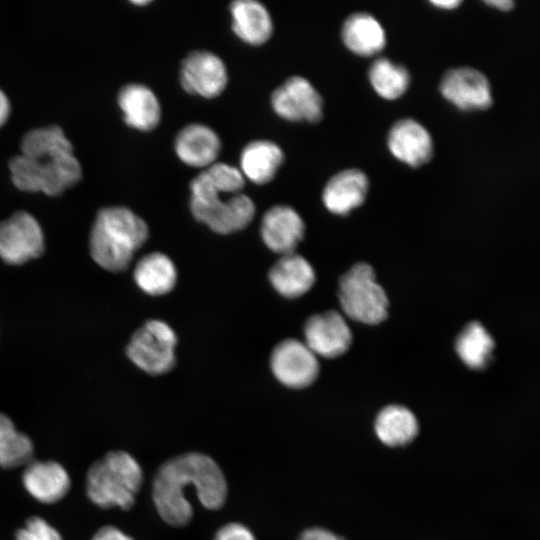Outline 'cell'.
Wrapping results in <instances>:
<instances>
[{"label":"cell","instance_id":"12","mask_svg":"<svg viewBox=\"0 0 540 540\" xmlns=\"http://www.w3.org/2000/svg\"><path fill=\"white\" fill-rule=\"evenodd\" d=\"M303 332L307 347L324 358L341 356L352 343V333L344 316L334 310L308 318Z\"/></svg>","mask_w":540,"mask_h":540},{"label":"cell","instance_id":"2","mask_svg":"<svg viewBox=\"0 0 540 540\" xmlns=\"http://www.w3.org/2000/svg\"><path fill=\"white\" fill-rule=\"evenodd\" d=\"M146 222L123 206L99 210L93 222L89 249L92 259L110 272L126 270L136 253L147 241Z\"/></svg>","mask_w":540,"mask_h":540},{"label":"cell","instance_id":"3","mask_svg":"<svg viewBox=\"0 0 540 540\" xmlns=\"http://www.w3.org/2000/svg\"><path fill=\"white\" fill-rule=\"evenodd\" d=\"M143 470L130 453L113 450L94 461L85 476L88 499L103 509H130L143 483Z\"/></svg>","mask_w":540,"mask_h":540},{"label":"cell","instance_id":"23","mask_svg":"<svg viewBox=\"0 0 540 540\" xmlns=\"http://www.w3.org/2000/svg\"><path fill=\"white\" fill-rule=\"evenodd\" d=\"M341 37L345 46L360 56L375 55L386 44L381 24L367 13L350 15L342 26Z\"/></svg>","mask_w":540,"mask_h":540},{"label":"cell","instance_id":"28","mask_svg":"<svg viewBox=\"0 0 540 540\" xmlns=\"http://www.w3.org/2000/svg\"><path fill=\"white\" fill-rule=\"evenodd\" d=\"M34 445L24 433L18 431L13 421L0 412V467L17 468L33 460Z\"/></svg>","mask_w":540,"mask_h":540},{"label":"cell","instance_id":"10","mask_svg":"<svg viewBox=\"0 0 540 540\" xmlns=\"http://www.w3.org/2000/svg\"><path fill=\"white\" fill-rule=\"evenodd\" d=\"M179 79L187 93L213 99L226 89L228 71L223 60L215 53L194 50L182 60Z\"/></svg>","mask_w":540,"mask_h":540},{"label":"cell","instance_id":"11","mask_svg":"<svg viewBox=\"0 0 540 540\" xmlns=\"http://www.w3.org/2000/svg\"><path fill=\"white\" fill-rule=\"evenodd\" d=\"M270 367L275 378L292 389L308 387L319 373L317 356L304 342L293 338L283 340L274 347Z\"/></svg>","mask_w":540,"mask_h":540},{"label":"cell","instance_id":"5","mask_svg":"<svg viewBox=\"0 0 540 540\" xmlns=\"http://www.w3.org/2000/svg\"><path fill=\"white\" fill-rule=\"evenodd\" d=\"M338 297L344 314L354 321L375 325L387 317V295L367 263L354 265L341 277Z\"/></svg>","mask_w":540,"mask_h":540},{"label":"cell","instance_id":"35","mask_svg":"<svg viewBox=\"0 0 540 540\" xmlns=\"http://www.w3.org/2000/svg\"><path fill=\"white\" fill-rule=\"evenodd\" d=\"M10 111V101L4 91L0 88V127L7 121Z\"/></svg>","mask_w":540,"mask_h":540},{"label":"cell","instance_id":"4","mask_svg":"<svg viewBox=\"0 0 540 540\" xmlns=\"http://www.w3.org/2000/svg\"><path fill=\"white\" fill-rule=\"evenodd\" d=\"M13 184L25 192L59 195L82 178V167L74 152L37 158L17 155L9 162Z\"/></svg>","mask_w":540,"mask_h":540},{"label":"cell","instance_id":"33","mask_svg":"<svg viewBox=\"0 0 540 540\" xmlns=\"http://www.w3.org/2000/svg\"><path fill=\"white\" fill-rule=\"evenodd\" d=\"M91 540H135L120 528L112 525L100 527L92 536Z\"/></svg>","mask_w":540,"mask_h":540},{"label":"cell","instance_id":"24","mask_svg":"<svg viewBox=\"0 0 540 540\" xmlns=\"http://www.w3.org/2000/svg\"><path fill=\"white\" fill-rule=\"evenodd\" d=\"M133 278L146 294L161 296L172 291L177 282L173 261L161 252L144 255L136 264Z\"/></svg>","mask_w":540,"mask_h":540},{"label":"cell","instance_id":"18","mask_svg":"<svg viewBox=\"0 0 540 540\" xmlns=\"http://www.w3.org/2000/svg\"><path fill=\"white\" fill-rule=\"evenodd\" d=\"M117 102L125 123L133 129L151 131L161 120L158 97L144 84H126L120 89Z\"/></svg>","mask_w":540,"mask_h":540},{"label":"cell","instance_id":"29","mask_svg":"<svg viewBox=\"0 0 540 540\" xmlns=\"http://www.w3.org/2000/svg\"><path fill=\"white\" fill-rule=\"evenodd\" d=\"M368 75L374 90L388 100L400 97L409 86L410 77L406 68L387 58L375 60L370 66Z\"/></svg>","mask_w":540,"mask_h":540},{"label":"cell","instance_id":"20","mask_svg":"<svg viewBox=\"0 0 540 540\" xmlns=\"http://www.w3.org/2000/svg\"><path fill=\"white\" fill-rule=\"evenodd\" d=\"M368 184V179L362 171L343 170L326 183L322 193L323 203L331 213L346 215L364 202Z\"/></svg>","mask_w":540,"mask_h":540},{"label":"cell","instance_id":"30","mask_svg":"<svg viewBox=\"0 0 540 540\" xmlns=\"http://www.w3.org/2000/svg\"><path fill=\"white\" fill-rule=\"evenodd\" d=\"M20 148L22 155L32 158L73 151L71 142L57 125L28 131L21 140Z\"/></svg>","mask_w":540,"mask_h":540},{"label":"cell","instance_id":"19","mask_svg":"<svg viewBox=\"0 0 540 540\" xmlns=\"http://www.w3.org/2000/svg\"><path fill=\"white\" fill-rule=\"evenodd\" d=\"M231 28L244 43L259 46L271 38L273 21L268 9L256 0H236L230 3Z\"/></svg>","mask_w":540,"mask_h":540},{"label":"cell","instance_id":"36","mask_svg":"<svg viewBox=\"0 0 540 540\" xmlns=\"http://www.w3.org/2000/svg\"><path fill=\"white\" fill-rule=\"evenodd\" d=\"M486 3L502 11H508L514 6V2L511 0H490Z\"/></svg>","mask_w":540,"mask_h":540},{"label":"cell","instance_id":"15","mask_svg":"<svg viewBox=\"0 0 540 540\" xmlns=\"http://www.w3.org/2000/svg\"><path fill=\"white\" fill-rule=\"evenodd\" d=\"M22 484L36 501L54 504L68 494L71 478L65 467L56 461L32 460L25 465Z\"/></svg>","mask_w":540,"mask_h":540},{"label":"cell","instance_id":"16","mask_svg":"<svg viewBox=\"0 0 540 540\" xmlns=\"http://www.w3.org/2000/svg\"><path fill=\"white\" fill-rule=\"evenodd\" d=\"M174 150L185 165L205 169L217 162L221 140L211 127L202 123H191L177 133Z\"/></svg>","mask_w":540,"mask_h":540},{"label":"cell","instance_id":"32","mask_svg":"<svg viewBox=\"0 0 540 540\" xmlns=\"http://www.w3.org/2000/svg\"><path fill=\"white\" fill-rule=\"evenodd\" d=\"M213 540H256V538L247 526L231 522L221 526Z\"/></svg>","mask_w":540,"mask_h":540},{"label":"cell","instance_id":"6","mask_svg":"<svg viewBox=\"0 0 540 540\" xmlns=\"http://www.w3.org/2000/svg\"><path fill=\"white\" fill-rule=\"evenodd\" d=\"M176 345L173 329L164 321L153 319L133 333L126 346V355L144 372L161 375L174 368Z\"/></svg>","mask_w":540,"mask_h":540},{"label":"cell","instance_id":"9","mask_svg":"<svg viewBox=\"0 0 540 540\" xmlns=\"http://www.w3.org/2000/svg\"><path fill=\"white\" fill-rule=\"evenodd\" d=\"M270 103L280 118L290 122L316 123L323 116V100L311 82L291 76L274 89Z\"/></svg>","mask_w":540,"mask_h":540},{"label":"cell","instance_id":"13","mask_svg":"<svg viewBox=\"0 0 540 540\" xmlns=\"http://www.w3.org/2000/svg\"><path fill=\"white\" fill-rule=\"evenodd\" d=\"M440 92L445 99L465 111L484 110L492 104L488 79L470 67L447 71L441 80Z\"/></svg>","mask_w":540,"mask_h":540},{"label":"cell","instance_id":"22","mask_svg":"<svg viewBox=\"0 0 540 540\" xmlns=\"http://www.w3.org/2000/svg\"><path fill=\"white\" fill-rule=\"evenodd\" d=\"M284 162V152L275 142L259 139L249 142L241 151L239 164L244 178L256 185L271 182Z\"/></svg>","mask_w":540,"mask_h":540},{"label":"cell","instance_id":"37","mask_svg":"<svg viewBox=\"0 0 540 540\" xmlns=\"http://www.w3.org/2000/svg\"><path fill=\"white\" fill-rule=\"evenodd\" d=\"M433 5L442 9H454L461 4L458 0L431 1Z\"/></svg>","mask_w":540,"mask_h":540},{"label":"cell","instance_id":"26","mask_svg":"<svg viewBox=\"0 0 540 540\" xmlns=\"http://www.w3.org/2000/svg\"><path fill=\"white\" fill-rule=\"evenodd\" d=\"M245 186V178L239 168L215 162L203 169L190 182V193H212L218 195L237 194Z\"/></svg>","mask_w":540,"mask_h":540},{"label":"cell","instance_id":"27","mask_svg":"<svg viewBox=\"0 0 540 540\" xmlns=\"http://www.w3.org/2000/svg\"><path fill=\"white\" fill-rule=\"evenodd\" d=\"M455 348L466 366L479 370L485 368L491 361L494 340L484 326L474 321L460 332Z\"/></svg>","mask_w":540,"mask_h":540},{"label":"cell","instance_id":"31","mask_svg":"<svg viewBox=\"0 0 540 540\" xmlns=\"http://www.w3.org/2000/svg\"><path fill=\"white\" fill-rule=\"evenodd\" d=\"M15 540H63V538L46 519L32 516L17 530Z\"/></svg>","mask_w":540,"mask_h":540},{"label":"cell","instance_id":"1","mask_svg":"<svg viewBox=\"0 0 540 540\" xmlns=\"http://www.w3.org/2000/svg\"><path fill=\"white\" fill-rule=\"evenodd\" d=\"M193 490L200 504L218 510L226 502L228 486L218 464L208 455L189 452L164 462L152 483V500L161 519L182 527L193 517L187 491Z\"/></svg>","mask_w":540,"mask_h":540},{"label":"cell","instance_id":"7","mask_svg":"<svg viewBox=\"0 0 540 540\" xmlns=\"http://www.w3.org/2000/svg\"><path fill=\"white\" fill-rule=\"evenodd\" d=\"M192 216L213 232L227 235L246 228L253 220L256 207L253 200L240 192L223 198L222 195L190 197Z\"/></svg>","mask_w":540,"mask_h":540},{"label":"cell","instance_id":"8","mask_svg":"<svg viewBox=\"0 0 540 540\" xmlns=\"http://www.w3.org/2000/svg\"><path fill=\"white\" fill-rule=\"evenodd\" d=\"M43 230L30 213L17 211L0 222V257L11 265H22L44 251Z\"/></svg>","mask_w":540,"mask_h":540},{"label":"cell","instance_id":"14","mask_svg":"<svg viewBox=\"0 0 540 540\" xmlns=\"http://www.w3.org/2000/svg\"><path fill=\"white\" fill-rule=\"evenodd\" d=\"M304 233V221L291 206L275 205L263 214L260 225L261 238L275 253L285 255L295 252Z\"/></svg>","mask_w":540,"mask_h":540},{"label":"cell","instance_id":"34","mask_svg":"<svg viewBox=\"0 0 540 540\" xmlns=\"http://www.w3.org/2000/svg\"><path fill=\"white\" fill-rule=\"evenodd\" d=\"M298 540H346L345 538L333 533L332 531L321 528L313 527L304 530Z\"/></svg>","mask_w":540,"mask_h":540},{"label":"cell","instance_id":"17","mask_svg":"<svg viewBox=\"0 0 540 540\" xmlns=\"http://www.w3.org/2000/svg\"><path fill=\"white\" fill-rule=\"evenodd\" d=\"M390 152L403 163L418 167L428 162L433 153L429 132L413 119L396 122L388 134Z\"/></svg>","mask_w":540,"mask_h":540},{"label":"cell","instance_id":"21","mask_svg":"<svg viewBox=\"0 0 540 540\" xmlns=\"http://www.w3.org/2000/svg\"><path fill=\"white\" fill-rule=\"evenodd\" d=\"M268 277L273 288L289 299L306 294L316 280L311 264L295 252L281 255L270 268Z\"/></svg>","mask_w":540,"mask_h":540},{"label":"cell","instance_id":"25","mask_svg":"<svg viewBox=\"0 0 540 540\" xmlns=\"http://www.w3.org/2000/svg\"><path fill=\"white\" fill-rule=\"evenodd\" d=\"M374 430L384 445L400 447L414 440L419 432V424L411 410L393 404L379 411L375 418Z\"/></svg>","mask_w":540,"mask_h":540}]
</instances>
